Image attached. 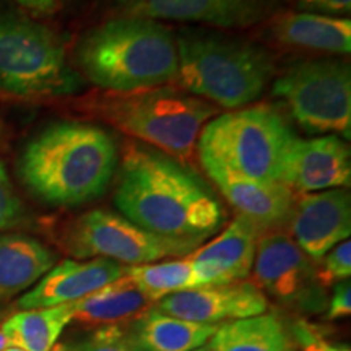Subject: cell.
Returning a JSON list of instances; mask_svg holds the SVG:
<instances>
[{
    "instance_id": "26",
    "label": "cell",
    "mask_w": 351,
    "mask_h": 351,
    "mask_svg": "<svg viewBox=\"0 0 351 351\" xmlns=\"http://www.w3.org/2000/svg\"><path fill=\"white\" fill-rule=\"evenodd\" d=\"M322 267L317 269V278L324 288L350 280L351 275V243L350 239L337 244L322 257Z\"/></svg>"
},
{
    "instance_id": "15",
    "label": "cell",
    "mask_w": 351,
    "mask_h": 351,
    "mask_svg": "<svg viewBox=\"0 0 351 351\" xmlns=\"http://www.w3.org/2000/svg\"><path fill=\"white\" fill-rule=\"evenodd\" d=\"M282 182L300 194L345 189L351 184V153L337 135L298 138L285 160Z\"/></svg>"
},
{
    "instance_id": "25",
    "label": "cell",
    "mask_w": 351,
    "mask_h": 351,
    "mask_svg": "<svg viewBox=\"0 0 351 351\" xmlns=\"http://www.w3.org/2000/svg\"><path fill=\"white\" fill-rule=\"evenodd\" d=\"M52 351H138L122 326L96 327L93 332L56 345Z\"/></svg>"
},
{
    "instance_id": "9",
    "label": "cell",
    "mask_w": 351,
    "mask_h": 351,
    "mask_svg": "<svg viewBox=\"0 0 351 351\" xmlns=\"http://www.w3.org/2000/svg\"><path fill=\"white\" fill-rule=\"evenodd\" d=\"M65 249L77 258H108L142 265L168 257H187L200 244L156 236L109 210H91L70 225Z\"/></svg>"
},
{
    "instance_id": "20",
    "label": "cell",
    "mask_w": 351,
    "mask_h": 351,
    "mask_svg": "<svg viewBox=\"0 0 351 351\" xmlns=\"http://www.w3.org/2000/svg\"><path fill=\"white\" fill-rule=\"evenodd\" d=\"M150 304L152 302L124 274L121 278L73 302L72 320L95 328L121 326L124 322L137 320L150 309Z\"/></svg>"
},
{
    "instance_id": "12",
    "label": "cell",
    "mask_w": 351,
    "mask_h": 351,
    "mask_svg": "<svg viewBox=\"0 0 351 351\" xmlns=\"http://www.w3.org/2000/svg\"><path fill=\"white\" fill-rule=\"evenodd\" d=\"M155 309L195 324L218 326L267 313L269 300L256 283L241 280L184 289L158 301Z\"/></svg>"
},
{
    "instance_id": "14",
    "label": "cell",
    "mask_w": 351,
    "mask_h": 351,
    "mask_svg": "<svg viewBox=\"0 0 351 351\" xmlns=\"http://www.w3.org/2000/svg\"><path fill=\"white\" fill-rule=\"evenodd\" d=\"M291 239L313 262H320L351 234V199L345 189L301 194L288 221Z\"/></svg>"
},
{
    "instance_id": "10",
    "label": "cell",
    "mask_w": 351,
    "mask_h": 351,
    "mask_svg": "<svg viewBox=\"0 0 351 351\" xmlns=\"http://www.w3.org/2000/svg\"><path fill=\"white\" fill-rule=\"evenodd\" d=\"M252 269L258 289L285 307L304 314L326 311L327 298L317 269L291 236L282 231L262 234Z\"/></svg>"
},
{
    "instance_id": "3",
    "label": "cell",
    "mask_w": 351,
    "mask_h": 351,
    "mask_svg": "<svg viewBox=\"0 0 351 351\" xmlns=\"http://www.w3.org/2000/svg\"><path fill=\"white\" fill-rule=\"evenodd\" d=\"M75 62L93 85L112 93H132L178 78V44L160 21L121 15L83 33Z\"/></svg>"
},
{
    "instance_id": "2",
    "label": "cell",
    "mask_w": 351,
    "mask_h": 351,
    "mask_svg": "<svg viewBox=\"0 0 351 351\" xmlns=\"http://www.w3.org/2000/svg\"><path fill=\"white\" fill-rule=\"evenodd\" d=\"M116 166L117 148L106 130L62 121L29 140L19 160V174L44 204L78 207L106 192Z\"/></svg>"
},
{
    "instance_id": "11",
    "label": "cell",
    "mask_w": 351,
    "mask_h": 351,
    "mask_svg": "<svg viewBox=\"0 0 351 351\" xmlns=\"http://www.w3.org/2000/svg\"><path fill=\"white\" fill-rule=\"evenodd\" d=\"M205 173L217 184L232 208L258 231H278L288 225L295 207V192L280 181H258L241 176L213 158L199 155Z\"/></svg>"
},
{
    "instance_id": "19",
    "label": "cell",
    "mask_w": 351,
    "mask_h": 351,
    "mask_svg": "<svg viewBox=\"0 0 351 351\" xmlns=\"http://www.w3.org/2000/svg\"><path fill=\"white\" fill-rule=\"evenodd\" d=\"M56 262V254L32 236L21 232L0 234V298L33 288Z\"/></svg>"
},
{
    "instance_id": "23",
    "label": "cell",
    "mask_w": 351,
    "mask_h": 351,
    "mask_svg": "<svg viewBox=\"0 0 351 351\" xmlns=\"http://www.w3.org/2000/svg\"><path fill=\"white\" fill-rule=\"evenodd\" d=\"M72 317L73 302L20 311L2 324L0 333L7 346H16L23 351H52Z\"/></svg>"
},
{
    "instance_id": "27",
    "label": "cell",
    "mask_w": 351,
    "mask_h": 351,
    "mask_svg": "<svg viewBox=\"0 0 351 351\" xmlns=\"http://www.w3.org/2000/svg\"><path fill=\"white\" fill-rule=\"evenodd\" d=\"M23 218V204L16 195L5 165L0 161V232L19 226Z\"/></svg>"
},
{
    "instance_id": "5",
    "label": "cell",
    "mask_w": 351,
    "mask_h": 351,
    "mask_svg": "<svg viewBox=\"0 0 351 351\" xmlns=\"http://www.w3.org/2000/svg\"><path fill=\"white\" fill-rule=\"evenodd\" d=\"M83 78L70 67L60 38L15 10H0V93L43 99L80 91Z\"/></svg>"
},
{
    "instance_id": "4",
    "label": "cell",
    "mask_w": 351,
    "mask_h": 351,
    "mask_svg": "<svg viewBox=\"0 0 351 351\" xmlns=\"http://www.w3.org/2000/svg\"><path fill=\"white\" fill-rule=\"evenodd\" d=\"M178 80L192 96L226 109L261 98L275 75V60L257 44L212 29H182Z\"/></svg>"
},
{
    "instance_id": "16",
    "label": "cell",
    "mask_w": 351,
    "mask_h": 351,
    "mask_svg": "<svg viewBox=\"0 0 351 351\" xmlns=\"http://www.w3.org/2000/svg\"><path fill=\"white\" fill-rule=\"evenodd\" d=\"M258 238L261 231L238 215L217 238L189 254L195 288L247 280L254 267Z\"/></svg>"
},
{
    "instance_id": "29",
    "label": "cell",
    "mask_w": 351,
    "mask_h": 351,
    "mask_svg": "<svg viewBox=\"0 0 351 351\" xmlns=\"http://www.w3.org/2000/svg\"><path fill=\"white\" fill-rule=\"evenodd\" d=\"M351 314V285L350 280H343L333 285L330 302L327 307V319L337 320L348 317Z\"/></svg>"
},
{
    "instance_id": "1",
    "label": "cell",
    "mask_w": 351,
    "mask_h": 351,
    "mask_svg": "<svg viewBox=\"0 0 351 351\" xmlns=\"http://www.w3.org/2000/svg\"><path fill=\"white\" fill-rule=\"evenodd\" d=\"M114 204L145 231L195 244L225 223L221 202L194 171L140 145L127 148Z\"/></svg>"
},
{
    "instance_id": "6",
    "label": "cell",
    "mask_w": 351,
    "mask_h": 351,
    "mask_svg": "<svg viewBox=\"0 0 351 351\" xmlns=\"http://www.w3.org/2000/svg\"><path fill=\"white\" fill-rule=\"evenodd\" d=\"M217 112L207 101L166 86L111 93L99 101V114L116 129L182 161L194 155L202 129Z\"/></svg>"
},
{
    "instance_id": "32",
    "label": "cell",
    "mask_w": 351,
    "mask_h": 351,
    "mask_svg": "<svg viewBox=\"0 0 351 351\" xmlns=\"http://www.w3.org/2000/svg\"><path fill=\"white\" fill-rule=\"evenodd\" d=\"M7 348V343H5V339H3V335L0 333V351H3Z\"/></svg>"
},
{
    "instance_id": "34",
    "label": "cell",
    "mask_w": 351,
    "mask_h": 351,
    "mask_svg": "<svg viewBox=\"0 0 351 351\" xmlns=\"http://www.w3.org/2000/svg\"><path fill=\"white\" fill-rule=\"evenodd\" d=\"M194 351H210V350L207 348V346L204 345V346H200V348H197V350H194Z\"/></svg>"
},
{
    "instance_id": "17",
    "label": "cell",
    "mask_w": 351,
    "mask_h": 351,
    "mask_svg": "<svg viewBox=\"0 0 351 351\" xmlns=\"http://www.w3.org/2000/svg\"><path fill=\"white\" fill-rule=\"evenodd\" d=\"M124 274L125 265L108 258H67L56 263L32 289H28L16 302V307L29 311L80 301L104 285L124 276Z\"/></svg>"
},
{
    "instance_id": "28",
    "label": "cell",
    "mask_w": 351,
    "mask_h": 351,
    "mask_svg": "<svg viewBox=\"0 0 351 351\" xmlns=\"http://www.w3.org/2000/svg\"><path fill=\"white\" fill-rule=\"evenodd\" d=\"M293 343L301 351H350L348 346L333 343L324 335L319 327L307 322L306 319H298L288 327Z\"/></svg>"
},
{
    "instance_id": "18",
    "label": "cell",
    "mask_w": 351,
    "mask_h": 351,
    "mask_svg": "<svg viewBox=\"0 0 351 351\" xmlns=\"http://www.w3.org/2000/svg\"><path fill=\"white\" fill-rule=\"evenodd\" d=\"M270 34L285 46L341 56L351 52V21L341 16L285 13L271 21Z\"/></svg>"
},
{
    "instance_id": "8",
    "label": "cell",
    "mask_w": 351,
    "mask_h": 351,
    "mask_svg": "<svg viewBox=\"0 0 351 351\" xmlns=\"http://www.w3.org/2000/svg\"><path fill=\"white\" fill-rule=\"evenodd\" d=\"M271 93L282 99L298 125L309 134H351V72L341 60L313 59L293 64Z\"/></svg>"
},
{
    "instance_id": "30",
    "label": "cell",
    "mask_w": 351,
    "mask_h": 351,
    "mask_svg": "<svg viewBox=\"0 0 351 351\" xmlns=\"http://www.w3.org/2000/svg\"><path fill=\"white\" fill-rule=\"evenodd\" d=\"M296 3L307 13L341 16V19L351 12V0H296Z\"/></svg>"
},
{
    "instance_id": "33",
    "label": "cell",
    "mask_w": 351,
    "mask_h": 351,
    "mask_svg": "<svg viewBox=\"0 0 351 351\" xmlns=\"http://www.w3.org/2000/svg\"><path fill=\"white\" fill-rule=\"evenodd\" d=\"M3 351H23V350H20V348H16V346H7L5 350Z\"/></svg>"
},
{
    "instance_id": "31",
    "label": "cell",
    "mask_w": 351,
    "mask_h": 351,
    "mask_svg": "<svg viewBox=\"0 0 351 351\" xmlns=\"http://www.w3.org/2000/svg\"><path fill=\"white\" fill-rule=\"evenodd\" d=\"M15 2L41 16L52 15L57 10V0H15Z\"/></svg>"
},
{
    "instance_id": "22",
    "label": "cell",
    "mask_w": 351,
    "mask_h": 351,
    "mask_svg": "<svg viewBox=\"0 0 351 351\" xmlns=\"http://www.w3.org/2000/svg\"><path fill=\"white\" fill-rule=\"evenodd\" d=\"M205 346L210 351H295L288 327L276 313L221 324Z\"/></svg>"
},
{
    "instance_id": "7",
    "label": "cell",
    "mask_w": 351,
    "mask_h": 351,
    "mask_svg": "<svg viewBox=\"0 0 351 351\" xmlns=\"http://www.w3.org/2000/svg\"><path fill=\"white\" fill-rule=\"evenodd\" d=\"M295 140V130L278 109L256 104L208 121L197 150L245 178L282 182L285 160Z\"/></svg>"
},
{
    "instance_id": "21",
    "label": "cell",
    "mask_w": 351,
    "mask_h": 351,
    "mask_svg": "<svg viewBox=\"0 0 351 351\" xmlns=\"http://www.w3.org/2000/svg\"><path fill=\"white\" fill-rule=\"evenodd\" d=\"M218 326L182 320L150 307L134 320L132 340L138 351H194L204 346Z\"/></svg>"
},
{
    "instance_id": "13",
    "label": "cell",
    "mask_w": 351,
    "mask_h": 351,
    "mask_svg": "<svg viewBox=\"0 0 351 351\" xmlns=\"http://www.w3.org/2000/svg\"><path fill=\"white\" fill-rule=\"evenodd\" d=\"M275 0H116L121 15L192 21L213 28H247L275 12Z\"/></svg>"
},
{
    "instance_id": "24",
    "label": "cell",
    "mask_w": 351,
    "mask_h": 351,
    "mask_svg": "<svg viewBox=\"0 0 351 351\" xmlns=\"http://www.w3.org/2000/svg\"><path fill=\"white\" fill-rule=\"evenodd\" d=\"M125 275L150 302H158L174 293L195 288L194 271L187 257L129 265L125 267Z\"/></svg>"
}]
</instances>
